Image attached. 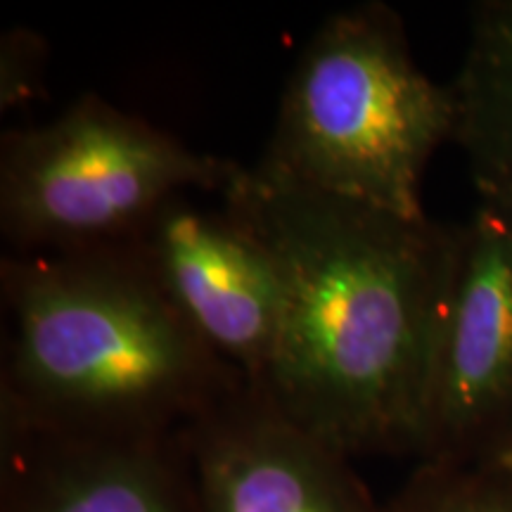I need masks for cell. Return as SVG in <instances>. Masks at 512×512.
I'll return each instance as SVG.
<instances>
[{"mask_svg": "<svg viewBox=\"0 0 512 512\" xmlns=\"http://www.w3.org/2000/svg\"><path fill=\"white\" fill-rule=\"evenodd\" d=\"M271 249L283 320L264 394L351 460L420 456L460 226L344 200L261 162L219 197Z\"/></svg>", "mask_w": 512, "mask_h": 512, "instance_id": "obj_1", "label": "cell"}, {"mask_svg": "<svg viewBox=\"0 0 512 512\" xmlns=\"http://www.w3.org/2000/svg\"><path fill=\"white\" fill-rule=\"evenodd\" d=\"M512 441V209L477 202L441 337L420 463H489Z\"/></svg>", "mask_w": 512, "mask_h": 512, "instance_id": "obj_6", "label": "cell"}, {"mask_svg": "<svg viewBox=\"0 0 512 512\" xmlns=\"http://www.w3.org/2000/svg\"><path fill=\"white\" fill-rule=\"evenodd\" d=\"M0 430L164 439L247 380L214 354L128 242L0 259Z\"/></svg>", "mask_w": 512, "mask_h": 512, "instance_id": "obj_2", "label": "cell"}, {"mask_svg": "<svg viewBox=\"0 0 512 512\" xmlns=\"http://www.w3.org/2000/svg\"><path fill=\"white\" fill-rule=\"evenodd\" d=\"M240 166L86 93L46 124L3 133L0 233L12 254L114 245L171 197H221Z\"/></svg>", "mask_w": 512, "mask_h": 512, "instance_id": "obj_4", "label": "cell"}, {"mask_svg": "<svg viewBox=\"0 0 512 512\" xmlns=\"http://www.w3.org/2000/svg\"><path fill=\"white\" fill-rule=\"evenodd\" d=\"M0 512H202L181 432L79 439L0 430Z\"/></svg>", "mask_w": 512, "mask_h": 512, "instance_id": "obj_8", "label": "cell"}, {"mask_svg": "<svg viewBox=\"0 0 512 512\" xmlns=\"http://www.w3.org/2000/svg\"><path fill=\"white\" fill-rule=\"evenodd\" d=\"M48 43L29 27L0 36V112L29 107L46 95Z\"/></svg>", "mask_w": 512, "mask_h": 512, "instance_id": "obj_11", "label": "cell"}, {"mask_svg": "<svg viewBox=\"0 0 512 512\" xmlns=\"http://www.w3.org/2000/svg\"><path fill=\"white\" fill-rule=\"evenodd\" d=\"M456 133L479 202L512 209V0L472 8L456 81Z\"/></svg>", "mask_w": 512, "mask_h": 512, "instance_id": "obj_9", "label": "cell"}, {"mask_svg": "<svg viewBox=\"0 0 512 512\" xmlns=\"http://www.w3.org/2000/svg\"><path fill=\"white\" fill-rule=\"evenodd\" d=\"M202 512H384L351 458L240 384L181 432Z\"/></svg>", "mask_w": 512, "mask_h": 512, "instance_id": "obj_7", "label": "cell"}, {"mask_svg": "<svg viewBox=\"0 0 512 512\" xmlns=\"http://www.w3.org/2000/svg\"><path fill=\"white\" fill-rule=\"evenodd\" d=\"M124 242L195 335L261 387L278 347L283 283L245 216L223 200L176 195Z\"/></svg>", "mask_w": 512, "mask_h": 512, "instance_id": "obj_5", "label": "cell"}, {"mask_svg": "<svg viewBox=\"0 0 512 512\" xmlns=\"http://www.w3.org/2000/svg\"><path fill=\"white\" fill-rule=\"evenodd\" d=\"M453 133L451 83L422 72L401 17L370 0L306 41L259 162L306 188L425 216L422 178Z\"/></svg>", "mask_w": 512, "mask_h": 512, "instance_id": "obj_3", "label": "cell"}, {"mask_svg": "<svg viewBox=\"0 0 512 512\" xmlns=\"http://www.w3.org/2000/svg\"><path fill=\"white\" fill-rule=\"evenodd\" d=\"M489 463H501V465L512 467V441H510V446L501 453V456H496L494 460H489Z\"/></svg>", "mask_w": 512, "mask_h": 512, "instance_id": "obj_12", "label": "cell"}, {"mask_svg": "<svg viewBox=\"0 0 512 512\" xmlns=\"http://www.w3.org/2000/svg\"><path fill=\"white\" fill-rule=\"evenodd\" d=\"M384 512H512V467L420 463Z\"/></svg>", "mask_w": 512, "mask_h": 512, "instance_id": "obj_10", "label": "cell"}]
</instances>
